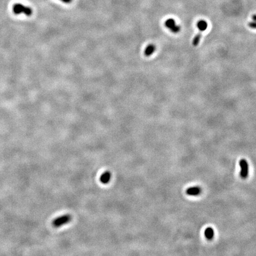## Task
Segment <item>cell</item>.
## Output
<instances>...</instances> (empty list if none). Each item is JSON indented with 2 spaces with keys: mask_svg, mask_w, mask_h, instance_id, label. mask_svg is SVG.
I'll list each match as a JSON object with an SVG mask.
<instances>
[{
  "mask_svg": "<svg viewBox=\"0 0 256 256\" xmlns=\"http://www.w3.org/2000/svg\"><path fill=\"white\" fill-rule=\"evenodd\" d=\"M13 11L14 14L17 15L24 13L27 16H30L33 13L31 8L25 6L20 3H16L14 4L13 7Z\"/></svg>",
  "mask_w": 256,
  "mask_h": 256,
  "instance_id": "6da1fadb",
  "label": "cell"
},
{
  "mask_svg": "<svg viewBox=\"0 0 256 256\" xmlns=\"http://www.w3.org/2000/svg\"><path fill=\"white\" fill-rule=\"evenodd\" d=\"M72 219L71 215L69 214L63 215L55 218L52 221V225L55 228H59L62 225L68 223Z\"/></svg>",
  "mask_w": 256,
  "mask_h": 256,
  "instance_id": "7a4b0ae2",
  "label": "cell"
},
{
  "mask_svg": "<svg viewBox=\"0 0 256 256\" xmlns=\"http://www.w3.org/2000/svg\"><path fill=\"white\" fill-rule=\"evenodd\" d=\"M239 166L241 168L240 176L243 179H247L249 175V164L245 159H241L239 161Z\"/></svg>",
  "mask_w": 256,
  "mask_h": 256,
  "instance_id": "3957f363",
  "label": "cell"
},
{
  "mask_svg": "<svg viewBox=\"0 0 256 256\" xmlns=\"http://www.w3.org/2000/svg\"><path fill=\"white\" fill-rule=\"evenodd\" d=\"M165 26L174 33H179L181 30V27L176 25V23L173 19H169L167 20L165 22Z\"/></svg>",
  "mask_w": 256,
  "mask_h": 256,
  "instance_id": "277c9868",
  "label": "cell"
},
{
  "mask_svg": "<svg viewBox=\"0 0 256 256\" xmlns=\"http://www.w3.org/2000/svg\"><path fill=\"white\" fill-rule=\"evenodd\" d=\"M186 192L188 195L190 196H197L201 193L202 189L198 186L191 187L188 188Z\"/></svg>",
  "mask_w": 256,
  "mask_h": 256,
  "instance_id": "5b68a950",
  "label": "cell"
},
{
  "mask_svg": "<svg viewBox=\"0 0 256 256\" xmlns=\"http://www.w3.org/2000/svg\"><path fill=\"white\" fill-rule=\"evenodd\" d=\"M111 174L110 171H106L104 172L101 175L100 178V181L101 183L104 184V185H107L108 184L111 179Z\"/></svg>",
  "mask_w": 256,
  "mask_h": 256,
  "instance_id": "8992f818",
  "label": "cell"
},
{
  "mask_svg": "<svg viewBox=\"0 0 256 256\" xmlns=\"http://www.w3.org/2000/svg\"><path fill=\"white\" fill-rule=\"evenodd\" d=\"M155 46L154 45L151 44L149 45L147 47L146 49H145V51H144V55H145L146 57H148L149 56H151V55H153L154 53V52L155 51Z\"/></svg>",
  "mask_w": 256,
  "mask_h": 256,
  "instance_id": "52a82bcc",
  "label": "cell"
},
{
  "mask_svg": "<svg viewBox=\"0 0 256 256\" xmlns=\"http://www.w3.org/2000/svg\"><path fill=\"white\" fill-rule=\"evenodd\" d=\"M205 236L208 240H211L214 237V230L211 227L207 228L205 231Z\"/></svg>",
  "mask_w": 256,
  "mask_h": 256,
  "instance_id": "ba28073f",
  "label": "cell"
},
{
  "mask_svg": "<svg viewBox=\"0 0 256 256\" xmlns=\"http://www.w3.org/2000/svg\"><path fill=\"white\" fill-rule=\"evenodd\" d=\"M197 27L199 30V31H204L206 30L207 27V23L205 20H200L198 21L197 24Z\"/></svg>",
  "mask_w": 256,
  "mask_h": 256,
  "instance_id": "9c48e42d",
  "label": "cell"
},
{
  "mask_svg": "<svg viewBox=\"0 0 256 256\" xmlns=\"http://www.w3.org/2000/svg\"><path fill=\"white\" fill-rule=\"evenodd\" d=\"M252 18H253V21L250 22L249 23V26L251 29H256V14L253 15L252 16Z\"/></svg>",
  "mask_w": 256,
  "mask_h": 256,
  "instance_id": "30bf717a",
  "label": "cell"
},
{
  "mask_svg": "<svg viewBox=\"0 0 256 256\" xmlns=\"http://www.w3.org/2000/svg\"><path fill=\"white\" fill-rule=\"evenodd\" d=\"M60 1H61L62 2H63V3H64L69 4V3H71L72 1H73V0H60Z\"/></svg>",
  "mask_w": 256,
  "mask_h": 256,
  "instance_id": "8fae6325",
  "label": "cell"
}]
</instances>
